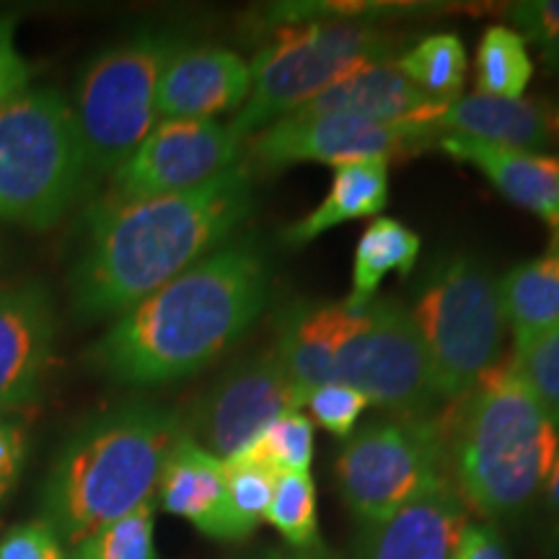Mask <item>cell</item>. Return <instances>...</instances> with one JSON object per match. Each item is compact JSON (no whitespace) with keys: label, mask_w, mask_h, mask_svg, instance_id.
<instances>
[{"label":"cell","mask_w":559,"mask_h":559,"mask_svg":"<svg viewBox=\"0 0 559 559\" xmlns=\"http://www.w3.org/2000/svg\"><path fill=\"white\" fill-rule=\"evenodd\" d=\"M254 207V174L239 160L190 192L94 202L68 275L81 324L117 319L230 241Z\"/></svg>","instance_id":"6da1fadb"},{"label":"cell","mask_w":559,"mask_h":559,"mask_svg":"<svg viewBox=\"0 0 559 559\" xmlns=\"http://www.w3.org/2000/svg\"><path fill=\"white\" fill-rule=\"evenodd\" d=\"M270 260L254 236L230 239L132 306L94 342L86 362L130 389L169 386L239 342L270 300Z\"/></svg>","instance_id":"7a4b0ae2"},{"label":"cell","mask_w":559,"mask_h":559,"mask_svg":"<svg viewBox=\"0 0 559 559\" xmlns=\"http://www.w3.org/2000/svg\"><path fill=\"white\" fill-rule=\"evenodd\" d=\"M445 477L487 523L534 508L559 453V425L510 360L443 415Z\"/></svg>","instance_id":"3957f363"},{"label":"cell","mask_w":559,"mask_h":559,"mask_svg":"<svg viewBox=\"0 0 559 559\" xmlns=\"http://www.w3.org/2000/svg\"><path fill=\"white\" fill-rule=\"evenodd\" d=\"M185 432L177 412L148 402L107 409L70 432L41 485L45 521L62 544L81 547L111 521L153 502Z\"/></svg>","instance_id":"277c9868"},{"label":"cell","mask_w":559,"mask_h":559,"mask_svg":"<svg viewBox=\"0 0 559 559\" xmlns=\"http://www.w3.org/2000/svg\"><path fill=\"white\" fill-rule=\"evenodd\" d=\"M91 185L70 99L26 88L0 107V226L47 230Z\"/></svg>","instance_id":"5b68a950"},{"label":"cell","mask_w":559,"mask_h":559,"mask_svg":"<svg viewBox=\"0 0 559 559\" xmlns=\"http://www.w3.org/2000/svg\"><path fill=\"white\" fill-rule=\"evenodd\" d=\"M438 400L459 402L502 362L500 280L469 254L438 257L409 306Z\"/></svg>","instance_id":"8992f818"},{"label":"cell","mask_w":559,"mask_h":559,"mask_svg":"<svg viewBox=\"0 0 559 559\" xmlns=\"http://www.w3.org/2000/svg\"><path fill=\"white\" fill-rule=\"evenodd\" d=\"M394 50L396 39L389 32L358 21L283 26L249 62V99L228 128L247 143L251 135L317 99L321 91L345 75L391 60Z\"/></svg>","instance_id":"52a82bcc"},{"label":"cell","mask_w":559,"mask_h":559,"mask_svg":"<svg viewBox=\"0 0 559 559\" xmlns=\"http://www.w3.org/2000/svg\"><path fill=\"white\" fill-rule=\"evenodd\" d=\"M179 41L140 32L96 55L83 68L70 102L86 151L91 181L111 177L156 128L158 83Z\"/></svg>","instance_id":"ba28073f"},{"label":"cell","mask_w":559,"mask_h":559,"mask_svg":"<svg viewBox=\"0 0 559 559\" xmlns=\"http://www.w3.org/2000/svg\"><path fill=\"white\" fill-rule=\"evenodd\" d=\"M334 479L360 523L389 519L440 479H449L443 417L370 419L342 445Z\"/></svg>","instance_id":"9c48e42d"},{"label":"cell","mask_w":559,"mask_h":559,"mask_svg":"<svg viewBox=\"0 0 559 559\" xmlns=\"http://www.w3.org/2000/svg\"><path fill=\"white\" fill-rule=\"evenodd\" d=\"M334 383H347L389 415H430L438 394L407 306L394 298H373L358 309L347 306V324L334 355Z\"/></svg>","instance_id":"30bf717a"},{"label":"cell","mask_w":559,"mask_h":559,"mask_svg":"<svg viewBox=\"0 0 559 559\" xmlns=\"http://www.w3.org/2000/svg\"><path fill=\"white\" fill-rule=\"evenodd\" d=\"M438 138L432 128L383 124L347 115L283 117L243 143L249 171L275 174L298 164H330L334 169L360 160H389L423 148Z\"/></svg>","instance_id":"8fae6325"},{"label":"cell","mask_w":559,"mask_h":559,"mask_svg":"<svg viewBox=\"0 0 559 559\" xmlns=\"http://www.w3.org/2000/svg\"><path fill=\"white\" fill-rule=\"evenodd\" d=\"M300 407L304 400L280 366L275 349H264L223 370L194 402L185 425L202 449L228 461L247 451L275 419Z\"/></svg>","instance_id":"7c38bea8"},{"label":"cell","mask_w":559,"mask_h":559,"mask_svg":"<svg viewBox=\"0 0 559 559\" xmlns=\"http://www.w3.org/2000/svg\"><path fill=\"white\" fill-rule=\"evenodd\" d=\"M243 143L218 120H160L111 174L109 200L190 192L241 160Z\"/></svg>","instance_id":"4fadbf2b"},{"label":"cell","mask_w":559,"mask_h":559,"mask_svg":"<svg viewBox=\"0 0 559 559\" xmlns=\"http://www.w3.org/2000/svg\"><path fill=\"white\" fill-rule=\"evenodd\" d=\"M58 313L41 280L0 283V412L21 415L50 368Z\"/></svg>","instance_id":"5bb4252c"},{"label":"cell","mask_w":559,"mask_h":559,"mask_svg":"<svg viewBox=\"0 0 559 559\" xmlns=\"http://www.w3.org/2000/svg\"><path fill=\"white\" fill-rule=\"evenodd\" d=\"M249 62L226 47H179L158 83V120H215L249 99Z\"/></svg>","instance_id":"9a60e30c"},{"label":"cell","mask_w":559,"mask_h":559,"mask_svg":"<svg viewBox=\"0 0 559 559\" xmlns=\"http://www.w3.org/2000/svg\"><path fill=\"white\" fill-rule=\"evenodd\" d=\"M469 510L449 479H440L389 519L362 523L353 559H451Z\"/></svg>","instance_id":"2e32d148"},{"label":"cell","mask_w":559,"mask_h":559,"mask_svg":"<svg viewBox=\"0 0 559 559\" xmlns=\"http://www.w3.org/2000/svg\"><path fill=\"white\" fill-rule=\"evenodd\" d=\"M445 104L432 102L404 79L394 60L373 62L321 91L317 99L290 111L293 117L347 115L383 124H417L436 130Z\"/></svg>","instance_id":"e0dca14e"},{"label":"cell","mask_w":559,"mask_h":559,"mask_svg":"<svg viewBox=\"0 0 559 559\" xmlns=\"http://www.w3.org/2000/svg\"><path fill=\"white\" fill-rule=\"evenodd\" d=\"M438 138H469L539 153L559 138V107L544 99H498V96H459L445 104L436 122Z\"/></svg>","instance_id":"ac0fdd59"},{"label":"cell","mask_w":559,"mask_h":559,"mask_svg":"<svg viewBox=\"0 0 559 559\" xmlns=\"http://www.w3.org/2000/svg\"><path fill=\"white\" fill-rule=\"evenodd\" d=\"M438 145L481 171L502 198L539 215L551 236H559V158L469 138H438Z\"/></svg>","instance_id":"d6986e66"},{"label":"cell","mask_w":559,"mask_h":559,"mask_svg":"<svg viewBox=\"0 0 559 559\" xmlns=\"http://www.w3.org/2000/svg\"><path fill=\"white\" fill-rule=\"evenodd\" d=\"M158 502L166 513L190 521L200 534L218 542H236L226 506L223 461L185 432L158 479Z\"/></svg>","instance_id":"ffe728a7"},{"label":"cell","mask_w":559,"mask_h":559,"mask_svg":"<svg viewBox=\"0 0 559 559\" xmlns=\"http://www.w3.org/2000/svg\"><path fill=\"white\" fill-rule=\"evenodd\" d=\"M347 324L342 304H293L280 317L275 355L300 400L319 386L334 383V355Z\"/></svg>","instance_id":"44dd1931"},{"label":"cell","mask_w":559,"mask_h":559,"mask_svg":"<svg viewBox=\"0 0 559 559\" xmlns=\"http://www.w3.org/2000/svg\"><path fill=\"white\" fill-rule=\"evenodd\" d=\"M389 205V164L386 160H360L334 171L330 192L309 215L285 228L288 247H306L326 230L360 218H379Z\"/></svg>","instance_id":"7402d4cb"},{"label":"cell","mask_w":559,"mask_h":559,"mask_svg":"<svg viewBox=\"0 0 559 559\" xmlns=\"http://www.w3.org/2000/svg\"><path fill=\"white\" fill-rule=\"evenodd\" d=\"M500 298L506 324L513 330V355L559 330V243L510 267L500 280Z\"/></svg>","instance_id":"603a6c76"},{"label":"cell","mask_w":559,"mask_h":559,"mask_svg":"<svg viewBox=\"0 0 559 559\" xmlns=\"http://www.w3.org/2000/svg\"><path fill=\"white\" fill-rule=\"evenodd\" d=\"M419 249H423V241L409 226L394 218H376L362 230L358 249H355L353 288L345 304L353 309L370 304L389 272H400L404 277L412 275L419 260Z\"/></svg>","instance_id":"cb8c5ba5"},{"label":"cell","mask_w":559,"mask_h":559,"mask_svg":"<svg viewBox=\"0 0 559 559\" xmlns=\"http://www.w3.org/2000/svg\"><path fill=\"white\" fill-rule=\"evenodd\" d=\"M534 79L526 39L513 26H487L474 58V86L481 96L521 99Z\"/></svg>","instance_id":"d4e9b609"},{"label":"cell","mask_w":559,"mask_h":559,"mask_svg":"<svg viewBox=\"0 0 559 559\" xmlns=\"http://www.w3.org/2000/svg\"><path fill=\"white\" fill-rule=\"evenodd\" d=\"M394 66L432 102L451 104L464 88L469 62H466L464 41L456 34H430L400 55Z\"/></svg>","instance_id":"484cf974"},{"label":"cell","mask_w":559,"mask_h":559,"mask_svg":"<svg viewBox=\"0 0 559 559\" xmlns=\"http://www.w3.org/2000/svg\"><path fill=\"white\" fill-rule=\"evenodd\" d=\"M226 469V506L236 542L247 539L267 519V508L275 492L277 474L247 456L223 461Z\"/></svg>","instance_id":"4316f807"},{"label":"cell","mask_w":559,"mask_h":559,"mask_svg":"<svg viewBox=\"0 0 559 559\" xmlns=\"http://www.w3.org/2000/svg\"><path fill=\"white\" fill-rule=\"evenodd\" d=\"M264 521L280 531L288 547L304 549L319 542L317 485L309 472L277 474L275 492H272Z\"/></svg>","instance_id":"83f0119b"},{"label":"cell","mask_w":559,"mask_h":559,"mask_svg":"<svg viewBox=\"0 0 559 559\" xmlns=\"http://www.w3.org/2000/svg\"><path fill=\"white\" fill-rule=\"evenodd\" d=\"M260 461L275 474L309 472L313 459V425L304 412L283 415L262 432L247 451L239 453Z\"/></svg>","instance_id":"f1b7e54d"},{"label":"cell","mask_w":559,"mask_h":559,"mask_svg":"<svg viewBox=\"0 0 559 559\" xmlns=\"http://www.w3.org/2000/svg\"><path fill=\"white\" fill-rule=\"evenodd\" d=\"M88 559H158L156 555V508L140 506L109 526L96 531L79 547Z\"/></svg>","instance_id":"f546056e"},{"label":"cell","mask_w":559,"mask_h":559,"mask_svg":"<svg viewBox=\"0 0 559 559\" xmlns=\"http://www.w3.org/2000/svg\"><path fill=\"white\" fill-rule=\"evenodd\" d=\"M510 362L559 425V330L549 332L526 353L513 355Z\"/></svg>","instance_id":"4dcf8cb0"},{"label":"cell","mask_w":559,"mask_h":559,"mask_svg":"<svg viewBox=\"0 0 559 559\" xmlns=\"http://www.w3.org/2000/svg\"><path fill=\"white\" fill-rule=\"evenodd\" d=\"M304 407H309L313 419L332 436L349 438L355 432V425L360 423L362 412L368 409V400L347 383H326L306 396Z\"/></svg>","instance_id":"1f68e13d"},{"label":"cell","mask_w":559,"mask_h":559,"mask_svg":"<svg viewBox=\"0 0 559 559\" xmlns=\"http://www.w3.org/2000/svg\"><path fill=\"white\" fill-rule=\"evenodd\" d=\"M0 559H68V555L58 531L45 519H37L5 531Z\"/></svg>","instance_id":"d6a6232c"},{"label":"cell","mask_w":559,"mask_h":559,"mask_svg":"<svg viewBox=\"0 0 559 559\" xmlns=\"http://www.w3.org/2000/svg\"><path fill=\"white\" fill-rule=\"evenodd\" d=\"M34 70L16 45V19L0 16V107L29 88Z\"/></svg>","instance_id":"836d02e7"},{"label":"cell","mask_w":559,"mask_h":559,"mask_svg":"<svg viewBox=\"0 0 559 559\" xmlns=\"http://www.w3.org/2000/svg\"><path fill=\"white\" fill-rule=\"evenodd\" d=\"M29 453V436L21 415H3L0 412V506L9 500L16 487L21 469Z\"/></svg>","instance_id":"e575fe53"},{"label":"cell","mask_w":559,"mask_h":559,"mask_svg":"<svg viewBox=\"0 0 559 559\" xmlns=\"http://www.w3.org/2000/svg\"><path fill=\"white\" fill-rule=\"evenodd\" d=\"M515 32L544 47L559 34V0H523L508 9Z\"/></svg>","instance_id":"d590c367"},{"label":"cell","mask_w":559,"mask_h":559,"mask_svg":"<svg viewBox=\"0 0 559 559\" xmlns=\"http://www.w3.org/2000/svg\"><path fill=\"white\" fill-rule=\"evenodd\" d=\"M451 559H510V551L495 523L469 521L461 528Z\"/></svg>","instance_id":"8d00e7d4"},{"label":"cell","mask_w":559,"mask_h":559,"mask_svg":"<svg viewBox=\"0 0 559 559\" xmlns=\"http://www.w3.org/2000/svg\"><path fill=\"white\" fill-rule=\"evenodd\" d=\"M234 559H337L332 549H326L324 544L317 542L311 547L296 549L288 544H264L260 549H251L247 555H239Z\"/></svg>","instance_id":"74e56055"},{"label":"cell","mask_w":559,"mask_h":559,"mask_svg":"<svg viewBox=\"0 0 559 559\" xmlns=\"http://www.w3.org/2000/svg\"><path fill=\"white\" fill-rule=\"evenodd\" d=\"M544 510H547V523L551 536L559 542V453L555 459V466H551L547 487H544Z\"/></svg>","instance_id":"f35d334b"},{"label":"cell","mask_w":559,"mask_h":559,"mask_svg":"<svg viewBox=\"0 0 559 559\" xmlns=\"http://www.w3.org/2000/svg\"><path fill=\"white\" fill-rule=\"evenodd\" d=\"M539 50L544 66H547L555 75H559V34L551 41H547V45L539 47Z\"/></svg>","instance_id":"ab89813d"},{"label":"cell","mask_w":559,"mask_h":559,"mask_svg":"<svg viewBox=\"0 0 559 559\" xmlns=\"http://www.w3.org/2000/svg\"><path fill=\"white\" fill-rule=\"evenodd\" d=\"M11 264V249H9V241H5V236L0 234V277H3V272L9 270ZM3 283V280H0Z\"/></svg>","instance_id":"60d3db41"},{"label":"cell","mask_w":559,"mask_h":559,"mask_svg":"<svg viewBox=\"0 0 559 559\" xmlns=\"http://www.w3.org/2000/svg\"><path fill=\"white\" fill-rule=\"evenodd\" d=\"M68 559H88V557H86V555H83V551H81V549H75V551H73V555H70Z\"/></svg>","instance_id":"b9f144b4"},{"label":"cell","mask_w":559,"mask_h":559,"mask_svg":"<svg viewBox=\"0 0 559 559\" xmlns=\"http://www.w3.org/2000/svg\"><path fill=\"white\" fill-rule=\"evenodd\" d=\"M551 243H559V236H555V239H551Z\"/></svg>","instance_id":"7bdbcfd3"}]
</instances>
